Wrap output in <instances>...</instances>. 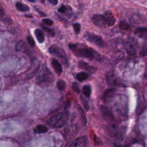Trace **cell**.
<instances>
[{"label":"cell","mask_w":147,"mask_h":147,"mask_svg":"<svg viewBox=\"0 0 147 147\" xmlns=\"http://www.w3.org/2000/svg\"><path fill=\"white\" fill-rule=\"evenodd\" d=\"M41 27L43 29V30L46 32L47 33V34H48L51 37H54L55 36V31L53 29H51L45 25H41Z\"/></svg>","instance_id":"obj_27"},{"label":"cell","mask_w":147,"mask_h":147,"mask_svg":"<svg viewBox=\"0 0 147 147\" xmlns=\"http://www.w3.org/2000/svg\"><path fill=\"white\" fill-rule=\"evenodd\" d=\"M84 37L88 42L92 44L100 47H103L105 46V42L102 36L100 35L89 32H86L84 34Z\"/></svg>","instance_id":"obj_5"},{"label":"cell","mask_w":147,"mask_h":147,"mask_svg":"<svg viewBox=\"0 0 147 147\" xmlns=\"http://www.w3.org/2000/svg\"><path fill=\"white\" fill-rule=\"evenodd\" d=\"M39 68H40V63L38 62L35 63L33 67L30 69V72L28 74V76H29V78L33 77L36 74Z\"/></svg>","instance_id":"obj_19"},{"label":"cell","mask_w":147,"mask_h":147,"mask_svg":"<svg viewBox=\"0 0 147 147\" xmlns=\"http://www.w3.org/2000/svg\"><path fill=\"white\" fill-rule=\"evenodd\" d=\"M28 1H29V2H33V3L36 2V0H28Z\"/></svg>","instance_id":"obj_40"},{"label":"cell","mask_w":147,"mask_h":147,"mask_svg":"<svg viewBox=\"0 0 147 147\" xmlns=\"http://www.w3.org/2000/svg\"><path fill=\"white\" fill-rule=\"evenodd\" d=\"M26 48V44L22 40H19L16 45V49L17 51H23Z\"/></svg>","instance_id":"obj_25"},{"label":"cell","mask_w":147,"mask_h":147,"mask_svg":"<svg viewBox=\"0 0 147 147\" xmlns=\"http://www.w3.org/2000/svg\"><path fill=\"white\" fill-rule=\"evenodd\" d=\"M133 34L138 38L146 40L147 38V28L146 27L138 28L134 30Z\"/></svg>","instance_id":"obj_14"},{"label":"cell","mask_w":147,"mask_h":147,"mask_svg":"<svg viewBox=\"0 0 147 147\" xmlns=\"http://www.w3.org/2000/svg\"><path fill=\"white\" fill-rule=\"evenodd\" d=\"M57 10L59 13L65 15V16L69 19H70L72 16V9L69 5H62L61 7L58 9Z\"/></svg>","instance_id":"obj_12"},{"label":"cell","mask_w":147,"mask_h":147,"mask_svg":"<svg viewBox=\"0 0 147 147\" xmlns=\"http://www.w3.org/2000/svg\"><path fill=\"white\" fill-rule=\"evenodd\" d=\"M77 107H78V110L80 113V119L82 122L83 125L86 126L87 124V119L86 117V115L85 113L83 110V108L80 106V105H77Z\"/></svg>","instance_id":"obj_20"},{"label":"cell","mask_w":147,"mask_h":147,"mask_svg":"<svg viewBox=\"0 0 147 147\" xmlns=\"http://www.w3.org/2000/svg\"><path fill=\"white\" fill-rule=\"evenodd\" d=\"M137 42L134 38L129 39L125 44V49L127 53L130 56H133L137 53Z\"/></svg>","instance_id":"obj_7"},{"label":"cell","mask_w":147,"mask_h":147,"mask_svg":"<svg viewBox=\"0 0 147 147\" xmlns=\"http://www.w3.org/2000/svg\"><path fill=\"white\" fill-rule=\"evenodd\" d=\"M102 15L106 28L112 26L114 25L116 20L111 11L107 10L105 11Z\"/></svg>","instance_id":"obj_9"},{"label":"cell","mask_w":147,"mask_h":147,"mask_svg":"<svg viewBox=\"0 0 147 147\" xmlns=\"http://www.w3.org/2000/svg\"><path fill=\"white\" fill-rule=\"evenodd\" d=\"M5 10L3 8L2 5L0 3V17H2V16H5Z\"/></svg>","instance_id":"obj_37"},{"label":"cell","mask_w":147,"mask_h":147,"mask_svg":"<svg viewBox=\"0 0 147 147\" xmlns=\"http://www.w3.org/2000/svg\"><path fill=\"white\" fill-rule=\"evenodd\" d=\"M146 53V43H145L140 52V55L141 56H145Z\"/></svg>","instance_id":"obj_36"},{"label":"cell","mask_w":147,"mask_h":147,"mask_svg":"<svg viewBox=\"0 0 147 147\" xmlns=\"http://www.w3.org/2000/svg\"><path fill=\"white\" fill-rule=\"evenodd\" d=\"M34 33L37 38V40L38 41V42L39 43L41 44V43L44 42V41H45V37H44V35L41 29H38V28L34 30Z\"/></svg>","instance_id":"obj_18"},{"label":"cell","mask_w":147,"mask_h":147,"mask_svg":"<svg viewBox=\"0 0 147 147\" xmlns=\"http://www.w3.org/2000/svg\"><path fill=\"white\" fill-rule=\"evenodd\" d=\"M72 89L75 91L76 93H79L80 92V90H79V87L78 86V84L77 83L74 82L72 83Z\"/></svg>","instance_id":"obj_34"},{"label":"cell","mask_w":147,"mask_h":147,"mask_svg":"<svg viewBox=\"0 0 147 147\" xmlns=\"http://www.w3.org/2000/svg\"><path fill=\"white\" fill-rule=\"evenodd\" d=\"M119 29L124 33H130L131 30V27L126 21H121L118 24Z\"/></svg>","instance_id":"obj_17"},{"label":"cell","mask_w":147,"mask_h":147,"mask_svg":"<svg viewBox=\"0 0 147 147\" xmlns=\"http://www.w3.org/2000/svg\"><path fill=\"white\" fill-rule=\"evenodd\" d=\"M91 20L95 25L100 28H106L102 14H93V16L91 17Z\"/></svg>","instance_id":"obj_11"},{"label":"cell","mask_w":147,"mask_h":147,"mask_svg":"<svg viewBox=\"0 0 147 147\" xmlns=\"http://www.w3.org/2000/svg\"><path fill=\"white\" fill-rule=\"evenodd\" d=\"M78 131V126L72 124L66 127L65 129H64V137L66 138H70L75 136Z\"/></svg>","instance_id":"obj_10"},{"label":"cell","mask_w":147,"mask_h":147,"mask_svg":"<svg viewBox=\"0 0 147 147\" xmlns=\"http://www.w3.org/2000/svg\"><path fill=\"white\" fill-rule=\"evenodd\" d=\"M114 147H129L128 144H125V145H122V144H114Z\"/></svg>","instance_id":"obj_39"},{"label":"cell","mask_w":147,"mask_h":147,"mask_svg":"<svg viewBox=\"0 0 147 147\" xmlns=\"http://www.w3.org/2000/svg\"><path fill=\"white\" fill-rule=\"evenodd\" d=\"M92 141L94 144L95 145H100V144H102L100 141L99 140V139L98 138V137L95 135L94 134H93L92 136Z\"/></svg>","instance_id":"obj_33"},{"label":"cell","mask_w":147,"mask_h":147,"mask_svg":"<svg viewBox=\"0 0 147 147\" xmlns=\"http://www.w3.org/2000/svg\"><path fill=\"white\" fill-rule=\"evenodd\" d=\"M68 48L73 52L74 55L79 57H84L90 60L95 58L96 52L91 48L87 47L84 45L79 46V44H69Z\"/></svg>","instance_id":"obj_1"},{"label":"cell","mask_w":147,"mask_h":147,"mask_svg":"<svg viewBox=\"0 0 147 147\" xmlns=\"http://www.w3.org/2000/svg\"><path fill=\"white\" fill-rule=\"evenodd\" d=\"M106 80L110 87H114L117 84V79L113 72H109L106 74Z\"/></svg>","instance_id":"obj_13"},{"label":"cell","mask_w":147,"mask_h":147,"mask_svg":"<svg viewBox=\"0 0 147 147\" xmlns=\"http://www.w3.org/2000/svg\"><path fill=\"white\" fill-rule=\"evenodd\" d=\"M87 140L86 137H80L68 142L64 147H86Z\"/></svg>","instance_id":"obj_6"},{"label":"cell","mask_w":147,"mask_h":147,"mask_svg":"<svg viewBox=\"0 0 147 147\" xmlns=\"http://www.w3.org/2000/svg\"><path fill=\"white\" fill-rule=\"evenodd\" d=\"M130 22H131L132 24H138L139 21H138V16H131L130 18Z\"/></svg>","instance_id":"obj_35"},{"label":"cell","mask_w":147,"mask_h":147,"mask_svg":"<svg viewBox=\"0 0 147 147\" xmlns=\"http://www.w3.org/2000/svg\"><path fill=\"white\" fill-rule=\"evenodd\" d=\"M54 81L53 74L46 65H44L37 76V84L41 87H47L51 85Z\"/></svg>","instance_id":"obj_2"},{"label":"cell","mask_w":147,"mask_h":147,"mask_svg":"<svg viewBox=\"0 0 147 147\" xmlns=\"http://www.w3.org/2000/svg\"><path fill=\"white\" fill-rule=\"evenodd\" d=\"M16 7L17 10L20 11L24 12L29 10V7L28 5L21 2H17L16 4Z\"/></svg>","instance_id":"obj_22"},{"label":"cell","mask_w":147,"mask_h":147,"mask_svg":"<svg viewBox=\"0 0 147 147\" xmlns=\"http://www.w3.org/2000/svg\"><path fill=\"white\" fill-rule=\"evenodd\" d=\"M73 26V28H74V30L75 33V34H78L80 33V29H81V25L78 22H76L73 24L72 25Z\"/></svg>","instance_id":"obj_30"},{"label":"cell","mask_w":147,"mask_h":147,"mask_svg":"<svg viewBox=\"0 0 147 147\" xmlns=\"http://www.w3.org/2000/svg\"><path fill=\"white\" fill-rule=\"evenodd\" d=\"M26 17H30V18H32L33 16H30V15H26L25 16Z\"/></svg>","instance_id":"obj_41"},{"label":"cell","mask_w":147,"mask_h":147,"mask_svg":"<svg viewBox=\"0 0 147 147\" xmlns=\"http://www.w3.org/2000/svg\"><path fill=\"white\" fill-rule=\"evenodd\" d=\"M68 117V111L64 110L63 111L58 113L49 118L47 121V123L53 127H61L67 123Z\"/></svg>","instance_id":"obj_3"},{"label":"cell","mask_w":147,"mask_h":147,"mask_svg":"<svg viewBox=\"0 0 147 147\" xmlns=\"http://www.w3.org/2000/svg\"><path fill=\"white\" fill-rule=\"evenodd\" d=\"M83 93L86 98H89L91 93V87L88 84H86L83 87Z\"/></svg>","instance_id":"obj_24"},{"label":"cell","mask_w":147,"mask_h":147,"mask_svg":"<svg viewBox=\"0 0 147 147\" xmlns=\"http://www.w3.org/2000/svg\"><path fill=\"white\" fill-rule=\"evenodd\" d=\"M42 22L48 26H51L53 24V21L49 18H43L42 19Z\"/></svg>","instance_id":"obj_32"},{"label":"cell","mask_w":147,"mask_h":147,"mask_svg":"<svg viewBox=\"0 0 147 147\" xmlns=\"http://www.w3.org/2000/svg\"><path fill=\"white\" fill-rule=\"evenodd\" d=\"M80 100L82 102V103L83 104V106L84 107V109L86 110V111H88L89 110V105H88V103L87 102V100L82 96V95H80Z\"/></svg>","instance_id":"obj_29"},{"label":"cell","mask_w":147,"mask_h":147,"mask_svg":"<svg viewBox=\"0 0 147 147\" xmlns=\"http://www.w3.org/2000/svg\"><path fill=\"white\" fill-rule=\"evenodd\" d=\"M100 113L103 118L107 121L111 122L114 119V114L111 110L108 107L102 105L100 106Z\"/></svg>","instance_id":"obj_8"},{"label":"cell","mask_w":147,"mask_h":147,"mask_svg":"<svg viewBox=\"0 0 147 147\" xmlns=\"http://www.w3.org/2000/svg\"><path fill=\"white\" fill-rule=\"evenodd\" d=\"M26 40H27V41H28V43L29 44V45L31 47H34L35 46V42H34V40L33 39V38L29 35L27 36L26 37Z\"/></svg>","instance_id":"obj_31"},{"label":"cell","mask_w":147,"mask_h":147,"mask_svg":"<svg viewBox=\"0 0 147 147\" xmlns=\"http://www.w3.org/2000/svg\"><path fill=\"white\" fill-rule=\"evenodd\" d=\"M78 65L79 68L86 70L91 74L95 73L96 71V69L95 67H94L93 66L90 65L88 63L84 61H79L78 63Z\"/></svg>","instance_id":"obj_15"},{"label":"cell","mask_w":147,"mask_h":147,"mask_svg":"<svg viewBox=\"0 0 147 147\" xmlns=\"http://www.w3.org/2000/svg\"><path fill=\"white\" fill-rule=\"evenodd\" d=\"M66 84L65 82L63 80H59L57 82V87L60 91H64L65 89Z\"/></svg>","instance_id":"obj_28"},{"label":"cell","mask_w":147,"mask_h":147,"mask_svg":"<svg viewBox=\"0 0 147 147\" xmlns=\"http://www.w3.org/2000/svg\"><path fill=\"white\" fill-rule=\"evenodd\" d=\"M52 64L55 73L57 76H60L62 72V67L60 63L55 59H52Z\"/></svg>","instance_id":"obj_16"},{"label":"cell","mask_w":147,"mask_h":147,"mask_svg":"<svg viewBox=\"0 0 147 147\" xmlns=\"http://www.w3.org/2000/svg\"><path fill=\"white\" fill-rule=\"evenodd\" d=\"M48 129L47 126L43 125H38L34 128V131L36 133L41 134V133H45L48 131Z\"/></svg>","instance_id":"obj_21"},{"label":"cell","mask_w":147,"mask_h":147,"mask_svg":"<svg viewBox=\"0 0 147 147\" xmlns=\"http://www.w3.org/2000/svg\"><path fill=\"white\" fill-rule=\"evenodd\" d=\"M48 2L52 5H56L58 4V0H47Z\"/></svg>","instance_id":"obj_38"},{"label":"cell","mask_w":147,"mask_h":147,"mask_svg":"<svg viewBox=\"0 0 147 147\" xmlns=\"http://www.w3.org/2000/svg\"><path fill=\"white\" fill-rule=\"evenodd\" d=\"M48 51L50 54L59 58H60L61 61L64 65H68V60L66 57V55L63 49L59 47L57 45L54 44L52 45L49 47Z\"/></svg>","instance_id":"obj_4"},{"label":"cell","mask_w":147,"mask_h":147,"mask_svg":"<svg viewBox=\"0 0 147 147\" xmlns=\"http://www.w3.org/2000/svg\"><path fill=\"white\" fill-rule=\"evenodd\" d=\"M76 78L79 81L82 82V81L86 80V79H87L88 78V74L84 72H79L76 74Z\"/></svg>","instance_id":"obj_26"},{"label":"cell","mask_w":147,"mask_h":147,"mask_svg":"<svg viewBox=\"0 0 147 147\" xmlns=\"http://www.w3.org/2000/svg\"><path fill=\"white\" fill-rule=\"evenodd\" d=\"M114 88H111V89H108L107 90H106L103 96H102V99L104 100L105 101H107V99H109L114 94Z\"/></svg>","instance_id":"obj_23"}]
</instances>
